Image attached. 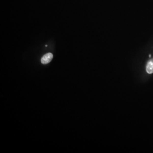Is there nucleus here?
Returning <instances> with one entry per match:
<instances>
[{"label": "nucleus", "instance_id": "2", "mask_svg": "<svg viewBox=\"0 0 153 153\" xmlns=\"http://www.w3.org/2000/svg\"><path fill=\"white\" fill-rule=\"evenodd\" d=\"M146 70L147 73L151 74L153 73V58L151 59L147 63Z\"/></svg>", "mask_w": 153, "mask_h": 153}, {"label": "nucleus", "instance_id": "1", "mask_svg": "<svg viewBox=\"0 0 153 153\" xmlns=\"http://www.w3.org/2000/svg\"><path fill=\"white\" fill-rule=\"evenodd\" d=\"M53 57V55L51 53H48L45 54L41 59V63L43 64H47L49 63Z\"/></svg>", "mask_w": 153, "mask_h": 153}, {"label": "nucleus", "instance_id": "3", "mask_svg": "<svg viewBox=\"0 0 153 153\" xmlns=\"http://www.w3.org/2000/svg\"><path fill=\"white\" fill-rule=\"evenodd\" d=\"M149 57H151V55H149Z\"/></svg>", "mask_w": 153, "mask_h": 153}]
</instances>
